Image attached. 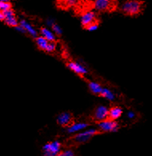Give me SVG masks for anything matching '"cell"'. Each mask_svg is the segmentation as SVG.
I'll return each instance as SVG.
<instances>
[{
	"label": "cell",
	"mask_w": 152,
	"mask_h": 156,
	"mask_svg": "<svg viewBox=\"0 0 152 156\" xmlns=\"http://www.w3.org/2000/svg\"><path fill=\"white\" fill-rule=\"evenodd\" d=\"M143 2L140 0H126L122 4L120 10L124 15L135 16L141 13Z\"/></svg>",
	"instance_id": "obj_1"
},
{
	"label": "cell",
	"mask_w": 152,
	"mask_h": 156,
	"mask_svg": "<svg viewBox=\"0 0 152 156\" xmlns=\"http://www.w3.org/2000/svg\"><path fill=\"white\" fill-rule=\"evenodd\" d=\"M101 133L98 129L89 128L84 130L80 133L75 134L72 137V141L77 144H83V143H87L89 140L92 139L93 137Z\"/></svg>",
	"instance_id": "obj_2"
},
{
	"label": "cell",
	"mask_w": 152,
	"mask_h": 156,
	"mask_svg": "<svg viewBox=\"0 0 152 156\" xmlns=\"http://www.w3.org/2000/svg\"><path fill=\"white\" fill-rule=\"evenodd\" d=\"M94 8L99 12H111L118 7L117 0H94Z\"/></svg>",
	"instance_id": "obj_3"
},
{
	"label": "cell",
	"mask_w": 152,
	"mask_h": 156,
	"mask_svg": "<svg viewBox=\"0 0 152 156\" xmlns=\"http://www.w3.org/2000/svg\"><path fill=\"white\" fill-rule=\"evenodd\" d=\"M43 156H58L62 152V144L58 140L50 142L42 147Z\"/></svg>",
	"instance_id": "obj_4"
},
{
	"label": "cell",
	"mask_w": 152,
	"mask_h": 156,
	"mask_svg": "<svg viewBox=\"0 0 152 156\" xmlns=\"http://www.w3.org/2000/svg\"><path fill=\"white\" fill-rule=\"evenodd\" d=\"M118 123L115 120L107 119L98 122V128L102 132H117L118 130Z\"/></svg>",
	"instance_id": "obj_5"
},
{
	"label": "cell",
	"mask_w": 152,
	"mask_h": 156,
	"mask_svg": "<svg viewBox=\"0 0 152 156\" xmlns=\"http://www.w3.org/2000/svg\"><path fill=\"white\" fill-rule=\"evenodd\" d=\"M109 108L106 106L100 105L95 108L93 114V118L98 122L109 119Z\"/></svg>",
	"instance_id": "obj_6"
},
{
	"label": "cell",
	"mask_w": 152,
	"mask_h": 156,
	"mask_svg": "<svg viewBox=\"0 0 152 156\" xmlns=\"http://www.w3.org/2000/svg\"><path fill=\"white\" fill-rule=\"evenodd\" d=\"M2 12V11H1ZM4 15V23L6 25L9 27H17L19 25V22L18 21L17 18L15 16V11H13V9H11L9 11H3L2 12Z\"/></svg>",
	"instance_id": "obj_7"
},
{
	"label": "cell",
	"mask_w": 152,
	"mask_h": 156,
	"mask_svg": "<svg viewBox=\"0 0 152 156\" xmlns=\"http://www.w3.org/2000/svg\"><path fill=\"white\" fill-rule=\"evenodd\" d=\"M98 23L97 21V15L95 12L92 11H87L81 16V24L83 27L87 28L93 23Z\"/></svg>",
	"instance_id": "obj_8"
},
{
	"label": "cell",
	"mask_w": 152,
	"mask_h": 156,
	"mask_svg": "<svg viewBox=\"0 0 152 156\" xmlns=\"http://www.w3.org/2000/svg\"><path fill=\"white\" fill-rule=\"evenodd\" d=\"M66 66L73 72L77 74L78 75H80V76H83V75H87L88 73L87 69L80 62L71 61V62H69L66 63Z\"/></svg>",
	"instance_id": "obj_9"
},
{
	"label": "cell",
	"mask_w": 152,
	"mask_h": 156,
	"mask_svg": "<svg viewBox=\"0 0 152 156\" xmlns=\"http://www.w3.org/2000/svg\"><path fill=\"white\" fill-rule=\"evenodd\" d=\"M73 116L70 112H62L58 115L56 121L58 125L62 126H69L72 122Z\"/></svg>",
	"instance_id": "obj_10"
},
{
	"label": "cell",
	"mask_w": 152,
	"mask_h": 156,
	"mask_svg": "<svg viewBox=\"0 0 152 156\" xmlns=\"http://www.w3.org/2000/svg\"><path fill=\"white\" fill-rule=\"evenodd\" d=\"M89 126V124L83 122H76L71 123L69 126L66 127V131L68 134H77L83 130H86Z\"/></svg>",
	"instance_id": "obj_11"
},
{
	"label": "cell",
	"mask_w": 152,
	"mask_h": 156,
	"mask_svg": "<svg viewBox=\"0 0 152 156\" xmlns=\"http://www.w3.org/2000/svg\"><path fill=\"white\" fill-rule=\"evenodd\" d=\"M19 25L25 29V30L27 31V34L30 35V36L32 37V38H34V39L39 36V35H38V31L34 29V27L31 25V24L27 23L26 20H21V21L19 22Z\"/></svg>",
	"instance_id": "obj_12"
},
{
	"label": "cell",
	"mask_w": 152,
	"mask_h": 156,
	"mask_svg": "<svg viewBox=\"0 0 152 156\" xmlns=\"http://www.w3.org/2000/svg\"><path fill=\"white\" fill-rule=\"evenodd\" d=\"M122 109L118 106H114L109 110V119L116 120L119 119L122 115Z\"/></svg>",
	"instance_id": "obj_13"
},
{
	"label": "cell",
	"mask_w": 152,
	"mask_h": 156,
	"mask_svg": "<svg viewBox=\"0 0 152 156\" xmlns=\"http://www.w3.org/2000/svg\"><path fill=\"white\" fill-rule=\"evenodd\" d=\"M41 36L44 37L49 42H55L56 35L55 33L47 27H42L40 29Z\"/></svg>",
	"instance_id": "obj_14"
},
{
	"label": "cell",
	"mask_w": 152,
	"mask_h": 156,
	"mask_svg": "<svg viewBox=\"0 0 152 156\" xmlns=\"http://www.w3.org/2000/svg\"><path fill=\"white\" fill-rule=\"evenodd\" d=\"M88 87H89V90H90V92L95 95H101L102 91L103 90V87L100 84L93 81L88 83Z\"/></svg>",
	"instance_id": "obj_15"
},
{
	"label": "cell",
	"mask_w": 152,
	"mask_h": 156,
	"mask_svg": "<svg viewBox=\"0 0 152 156\" xmlns=\"http://www.w3.org/2000/svg\"><path fill=\"white\" fill-rule=\"evenodd\" d=\"M35 43H36L37 47H39V49L43 51L47 52V50L48 48L50 42L48 40H47L44 37L40 35V36H38L35 39Z\"/></svg>",
	"instance_id": "obj_16"
},
{
	"label": "cell",
	"mask_w": 152,
	"mask_h": 156,
	"mask_svg": "<svg viewBox=\"0 0 152 156\" xmlns=\"http://www.w3.org/2000/svg\"><path fill=\"white\" fill-rule=\"evenodd\" d=\"M100 96H102L103 98H106L107 100L108 101H114L115 99V94H114L111 90L108 89V88H103V91H102V94H101Z\"/></svg>",
	"instance_id": "obj_17"
},
{
	"label": "cell",
	"mask_w": 152,
	"mask_h": 156,
	"mask_svg": "<svg viewBox=\"0 0 152 156\" xmlns=\"http://www.w3.org/2000/svg\"><path fill=\"white\" fill-rule=\"evenodd\" d=\"M60 7H63L64 8H69L75 4L76 0H58Z\"/></svg>",
	"instance_id": "obj_18"
},
{
	"label": "cell",
	"mask_w": 152,
	"mask_h": 156,
	"mask_svg": "<svg viewBox=\"0 0 152 156\" xmlns=\"http://www.w3.org/2000/svg\"><path fill=\"white\" fill-rule=\"evenodd\" d=\"M11 9H12V4L10 2H0V10L2 12L9 11Z\"/></svg>",
	"instance_id": "obj_19"
},
{
	"label": "cell",
	"mask_w": 152,
	"mask_h": 156,
	"mask_svg": "<svg viewBox=\"0 0 152 156\" xmlns=\"http://www.w3.org/2000/svg\"><path fill=\"white\" fill-rule=\"evenodd\" d=\"M51 29H52V31L55 33L56 36H61L62 34V30L61 29L59 26H58L57 23H55L53 26L51 27Z\"/></svg>",
	"instance_id": "obj_20"
},
{
	"label": "cell",
	"mask_w": 152,
	"mask_h": 156,
	"mask_svg": "<svg viewBox=\"0 0 152 156\" xmlns=\"http://www.w3.org/2000/svg\"><path fill=\"white\" fill-rule=\"evenodd\" d=\"M58 156H75V152L71 149L65 150V151H62Z\"/></svg>",
	"instance_id": "obj_21"
},
{
	"label": "cell",
	"mask_w": 152,
	"mask_h": 156,
	"mask_svg": "<svg viewBox=\"0 0 152 156\" xmlns=\"http://www.w3.org/2000/svg\"><path fill=\"white\" fill-rule=\"evenodd\" d=\"M56 43L55 42H50L49 46H48V48L47 50V53H52L55 51L56 49Z\"/></svg>",
	"instance_id": "obj_22"
},
{
	"label": "cell",
	"mask_w": 152,
	"mask_h": 156,
	"mask_svg": "<svg viewBox=\"0 0 152 156\" xmlns=\"http://www.w3.org/2000/svg\"><path fill=\"white\" fill-rule=\"evenodd\" d=\"M98 27H99V23H93L89 27H87L86 29L88 31H94V30H96L98 29Z\"/></svg>",
	"instance_id": "obj_23"
},
{
	"label": "cell",
	"mask_w": 152,
	"mask_h": 156,
	"mask_svg": "<svg viewBox=\"0 0 152 156\" xmlns=\"http://www.w3.org/2000/svg\"><path fill=\"white\" fill-rule=\"evenodd\" d=\"M126 116H127V118H129V119H135V113L134 112V111H129L127 113H126Z\"/></svg>",
	"instance_id": "obj_24"
},
{
	"label": "cell",
	"mask_w": 152,
	"mask_h": 156,
	"mask_svg": "<svg viewBox=\"0 0 152 156\" xmlns=\"http://www.w3.org/2000/svg\"><path fill=\"white\" fill-rule=\"evenodd\" d=\"M15 30H18L19 32L20 33H23V34H27V31L25 30V29H24L23 27L22 26H20V25H19V26L17 27H15Z\"/></svg>",
	"instance_id": "obj_25"
},
{
	"label": "cell",
	"mask_w": 152,
	"mask_h": 156,
	"mask_svg": "<svg viewBox=\"0 0 152 156\" xmlns=\"http://www.w3.org/2000/svg\"><path fill=\"white\" fill-rule=\"evenodd\" d=\"M0 2H10V0H0Z\"/></svg>",
	"instance_id": "obj_26"
}]
</instances>
